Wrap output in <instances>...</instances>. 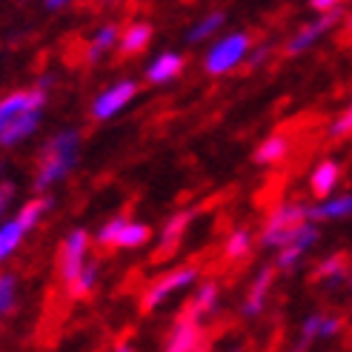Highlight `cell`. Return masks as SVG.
Listing matches in <instances>:
<instances>
[{
    "label": "cell",
    "instance_id": "obj_7",
    "mask_svg": "<svg viewBox=\"0 0 352 352\" xmlns=\"http://www.w3.org/2000/svg\"><path fill=\"white\" fill-rule=\"evenodd\" d=\"M341 17H344V9H336V12H321L315 21L304 23L301 29H298L292 38L287 41L284 52L289 58H298V55H304V52H309L312 46H318V41L324 38V34H329L332 29H336L341 23Z\"/></svg>",
    "mask_w": 352,
    "mask_h": 352
},
{
    "label": "cell",
    "instance_id": "obj_20",
    "mask_svg": "<svg viewBox=\"0 0 352 352\" xmlns=\"http://www.w3.org/2000/svg\"><path fill=\"white\" fill-rule=\"evenodd\" d=\"M223 23H226V14H223L221 9L201 14L198 21L189 26V32H186V43H189V46H201V43H209V41H212L215 34L223 29Z\"/></svg>",
    "mask_w": 352,
    "mask_h": 352
},
{
    "label": "cell",
    "instance_id": "obj_35",
    "mask_svg": "<svg viewBox=\"0 0 352 352\" xmlns=\"http://www.w3.org/2000/svg\"><path fill=\"white\" fill-rule=\"evenodd\" d=\"M75 0H43V9L46 12H63V9H69Z\"/></svg>",
    "mask_w": 352,
    "mask_h": 352
},
{
    "label": "cell",
    "instance_id": "obj_10",
    "mask_svg": "<svg viewBox=\"0 0 352 352\" xmlns=\"http://www.w3.org/2000/svg\"><path fill=\"white\" fill-rule=\"evenodd\" d=\"M201 346H204V327H201V318L184 312L181 318L172 324V329L166 332L164 349H166V352H195V349H201Z\"/></svg>",
    "mask_w": 352,
    "mask_h": 352
},
{
    "label": "cell",
    "instance_id": "obj_5",
    "mask_svg": "<svg viewBox=\"0 0 352 352\" xmlns=\"http://www.w3.org/2000/svg\"><path fill=\"white\" fill-rule=\"evenodd\" d=\"M198 275H201L198 267H178V270H169L161 278H155L144 289V295H140V312H157L161 307H166L178 292L195 287Z\"/></svg>",
    "mask_w": 352,
    "mask_h": 352
},
{
    "label": "cell",
    "instance_id": "obj_15",
    "mask_svg": "<svg viewBox=\"0 0 352 352\" xmlns=\"http://www.w3.org/2000/svg\"><path fill=\"white\" fill-rule=\"evenodd\" d=\"M341 332V318L338 315H329V312H312L304 318L301 324V344L298 346H312L315 341H324V338H336Z\"/></svg>",
    "mask_w": 352,
    "mask_h": 352
},
{
    "label": "cell",
    "instance_id": "obj_33",
    "mask_svg": "<svg viewBox=\"0 0 352 352\" xmlns=\"http://www.w3.org/2000/svg\"><path fill=\"white\" fill-rule=\"evenodd\" d=\"M267 58H270V46H261V49H258V46H252L250 58H246V66H252V69H255V66H261Z\"/></svg>",
    "mask_w": 352,
    "mask_h": 352
},
{
    "label": "cell",
    "instance_id": "obj_12",
    "mask_svg": "<svg viewBox=\"0 0 352 352\" xmlns=\"http://www.w3.org/2000/svg\"><path fill=\"white\" fill-rule=\"evenodd\" d=\"M43 112L46 109H29L23 115H17L6 129L0 132V146L14 149V146L26 144L29 138H34V135H38V129H41V123H43Z\"/></svg>",
    "mask_w": 352,
    "mask_h": 352
},
{
    "label": "cell",
    "instance_id": "obj_3",
    "mask_svg": "<svg viewBox=\"0 0 352 352\" xmlns=\"http://www.w3.org/2000/svg\"><path fill=\"white\" fill-rule=\"evenodd\" d=\"M304 204L298 201H284L278 204L272 212L267 215V221H263V230H261V246L263 250H280L284 243H289L298 232L304 230V223L309 221Z\"/></svg>",
    "mask_w": 352,
    "mask_h": 352
},
{
    "label": "cell",
    "instance_id": "obj_14",
    "mask_svg": "<svg viewBox=\"0 0 352 352\" xmlns=\"http://www.w3.org/2000/svg\"><path fill=\"white\" fill-rule=\"evenodd\" d=\"M272 280H275L272 267H263L255 275V280L250 284V289H246L243 301H241V315H243V318H258V315L263 312V307H267V298L272 292Z\"/></svg>",
    "mask_w": 352,
    "mask_h": 352
},
{
    "label": "cell",
    "instance_id": "obj_9",
    "mask_svg": "<svg viewBox=\"0 0 352 352\" xmlns=\"http://www.w3.org/2000/svg\"><path fill=\"white\" fill-rule=\"evenodd\" d=\"M46 103H49V95H46L43 86L14 89V92L3 95L0 98V132H3L17 115H23L29 109H46Z\"/></svg>",
    "mask_w": 352,
    "mask_h": 352
},
{
    "label": "cell",
    "instance_id": "obj_16",
    "mask_svg": "<svg viewBox=\"0 0 352 352\" xmlns=\"http://www.w3.org/2000/svg\"><path fill=\"white\" fill-rule=\"evenodd\" d=\"M309 221L324 223V221H346L352 218V189L349 192H332L329 198L318 201L315 206L307 209Z\"/></svg>",
    "mask_w": 352,
    "mask_h": 352
},
{
    "label": "cell",
    "instance_id": "obj_4",
    "mask_svg": "<svg viewBox=\"0 0 352 352\" xmlns=\"http://www.w3.org/2000/svg\"><path fill=\"white\" fill-rule=\"evenodd\" d=\"M138 95H140V83H138L135 78H120V80H115V83H109V86H103V89L92 98V103H89V118H92L95 123H109V120H115L118 115L126 112L132 103H135Z\"/></svg>",
    "mask_w": 352,
    "mask_h": 352
},
{
    "label": "cell",
    "instance_id": "obj_1",
    "mask_svg": "<svg viewBox=\"0 0 352 352\" xmlns=\"http://www.w3.org/2000/svg\"><path fill=\"white\" fill-rule=\"evenodd\" d=\"M80 129L78 126H63L52 135L38 157V169H34V189L49 192L52 186L63 184L69 175L78 169L80 161Z\"/></svg>",
    "mask_w": 352,
    "mask_h": 352
},
{
    "label": "cell",
    "instance_id": "obj_32",
    "mask_svg": "<svg viewBox=\"0 0 352 352\" xmlns=\"http://www.w3.org/2000/svg\"><path fill=\"white\" fill-rule=\"evenodd\" d=\"M344 6V0H309V9L312 12H336V9H341Z\"/></svg>",
    "mask_w": 352,
    "mask_h": 352
},
{
    "label": "cell",
    "instance_id": "obj_22",
    "mask_svg": "<svg viewBox=\"0 0 352 352\" xmlns=\"http://www.w3.org/2000/svg\"><path fill=\"white\" fill-rule=\"evenodd\" d=\"M218 295H221V287L215 284V280H204V284L195 287V295H192L186 312L204 321L206 315H212V309L218 307Z\"/></svg>",
    "mask_w": 352,
    "mask_h": 352
},
{
    "label": "cell",
    "instance_id": "obj_36",
    "mask_svg": "<svg viewBox=\"0 0 352 352\" xmlns=\"http://www.w3.org/2000/svg\"><path fill=\"white\" fill-rule=\"evenodd\" d=\"M100 3H107V6H115V3H123V0H100Z\"/></svg>",
    "mask_w": 352,
    "mask_h": 352
},
{
    "label": "cell",
    "instance_id": "obj_29",
    "mask_svg": "<svg viewBox=\"0 0 352 352\" xmlns=\"http://www.w3.org/2000/svg\"><path fill=\"white\" fill-rule=\"evenodd\" d=\"M17 289H21L17 275L14 272H0V318L17 307Z\"/></svg>",
    "mask_w": 352,
    "mask_h": 352
},
{
    "label": "cell",
    "instance_id": "obj_25",
    "mask_svg": "<svg viewBox=\"0 0 352 352\" xmlns=\"http://www.w3.org/2000/svg\"><path fill=\"white\" fill-rule=\"evenodd\" d=\"M252 246H255V235L246 230V226H238V230H232L223 241V258L226 261H241V258H246L252 252Z\"/></svg>",
    "mask_w": 352,
    "mask_h": 352
},
{
    "label": "cell",
    "instance_id": "obj_13",
    "mask_svg": "<svg viewBox=\"0 0 352 352\" xmlns=\"http://www.w3.org/2000/svg\"><path fill=\"white\" fill-rule=\"evenodd\" d=\"M309 195L315 201H324L329 198L332 192H338V184H341V164L336 157H324V161L315 164V169L309 172Z\"/></svg>",
    "mask_w": 352,
    "mask_h": 352
},
{
    "label": "cell",
    "instance_id": "obj_28",
    "mask_svg": "<svg viewBox=\"0 0 352 352\" xmlns=\"http://www.w3.org/2000/svg\"><path fill=\"white\" fill-rule=\"evenodd\" d=\"M49 209H52V198L41 195V198H32V201H26V204L21 206V212H17V218H21V223H23L26 230L32 232L34 226H38V223L46 218Z\"/></svg>",
    "mask_w": 352,
    "mask_h": 352
},
{
    "label": "cell",
    "instance_id": "obj_39",
    "mask_svg": "<svg viewBox=\"0 0 352 352\" xmlns=\"http://www.w3.org/2000/svg\"><path fill=\"white\" fill-rule=\"evenodd\" d=\"M21 3H29V0H21Z\"/></svg>",
    "mask_w": 352,
    "mask_h": 352
},
{
    "label": "cell",
    "instance_id": "obj_23",
    "mask_svg": "<svg viewBox=\"0 0 352 352\" xmlns=\"http://www.w3.org/2000/svg\"><path fill=\"white\" fill-rule=\"evenodd\" d=\"M149 241H152V226L144 223V221L126 218V223H123L115 250H140V246H146Z\"/></svg>",
    "mask_w": 352,
    "mask_h": 352
},
{
    "label": "cell",
    "instance_id": "obj_2",
    "mask_svg": "<svg viewBox=\"0 0 352 352\" xmlns=\"http://www.w3.org/2000/svg\"><path fill=\"white\" fill-rule=\"evenodd\" d=\"M255 41L252 34L246 29H235V32H223V34H215L209 41L206 52H204V72L209 78H223V75H232L235 69L246 66V58H250Z\"/></svg>",
    "mask_w": 352,
    "mask_h": 352
},
{
    "label": "cell",
    "instance_id": "obj_6",
    "mask_svg": "<svg viewBox=\"0 0 352 352\" xmlns=\"http://www.w3.org/2000/svg\"><path fill=\"white\" fill-rule=\"evenodd\" d=\"M95 235H89L86 230H72L66 235V241L60 243V255H58V272L63 284H72L80 275V270L89 263V250H92Z\"/></svg>",
    "mask_w": 352,
    "mask_h": 352
},
{
    "label": "cell",
    "instance_id": "obj_17",
    "mask_svg": "<svg viewBox=\"0 0 352 352\" xmlns=\"http://www.w3.org/2000/svg\"><path fill=\"white\" fill-rule=\"evenodd\" d=\"M118 41H120V26L118 23H100L95 32H92V38H89V43H86V52H83V60L89 63V66H95L98 60H103L109 55V52H115L118 49Z\"/></svg>",
    "mask_w": 352,
    "mask_h": 352
},
{
    "label": "cell",
    "instance_id": "obj_31",
    "mask_svg": "<svg viewBox=\"0 0 352 352\" xmlns=\"http://www.w3.org/2000/svg\"><path fill=\"white\" fill-rule=\"evenodd\" d=\"M352 135V100H349V107L329 123V138H349Z\"/></svg>",
    "mask_w": 352,
    "mask_h": 352
},
{
    "label": "cell",
    "instance_id": "obj_38",
    "mask_svg": "<svg viewBox=\"0 0 352 352\" xmlns=\"http://www.w3.org/2000/svg\"><path fill=\"white\" fill-rule=\"evenodd\" d=\"M349 284H352V272H349Z\"/></svg>",
    "mask_w": 352,
    "mask_h": 352
},
{
    "label": "cell",
    "instance_id": "obj_27",
    "mask_svg": "<svg viewBox=\"0 0 352 352\" xmlns=\"http://www.w3.org/2000/svg\"><path fill=\"white\" fill-rule=\"evenodd\" d=\"M189 221H192L189 212H175V215H169V221L164 223V230H161V252L175 250V243H178L181 235L186 232Z\"/></svg>",
    "mask_w": 352,
    "mask_h": 352
},
{
    "label": "cell",
    "instance_id": "obj_19",
    "mask_svg": "<svg viewBox=\"0 0 352 352\" xmlns=\"http://www.w3.org/2000/svg\"><path fill=\"white\" fill-rule=\"evenodd\" d=\"M26 235H29V230L21 223V218H17V215L0 221V267L17 255V250L23 246Z\"/></svg>",
    "mask_w": 352,
    "mask_h": 352
},
{
    "label": "cell",
    "instance_id": "obj_24",
    "mask_svg": "<svg viewBox=\"0 0 352 352\" xmlns=\"http://www.w3.org/2000/svg\"><path fill=\"white\" fill-rule=\"evenodd\" d=\"M98 280H100V270H98V263L95 261H89L86 267L80 270V275L72 280V284H66V289H69V298L72 301H86L95 289H98Z\"/></svg>",
    "mask_w": 352,
    "mask_h": 352
},
{
    "label": "cell",
    "instance_id": "obj_30",
    "mask_svg": "<svg viewBox=\"0 0 352 352\" xmlns=\"http://www.w3.org/2000/svg\"><path fill=\"white\" fill-rule=\"evenodd\" d=\"M123 223H126V215H115V218H109V221L95 232V243L103 246V250H115V246H118V238H120V230H123Z\"/></svg>",
    "mask_w": 352,
    "mask_h": 352
},
{
    "label": "cell",
    "instance_id": "obj_8",
    "mask_svg": "<svg viewBox=\"0 0 352 352\" xmlns=\"http://www.w3.org/2000/svg\"><path fill=\"white\" fill-rule=\"evenodd\" d=\"M318 238H321L318 223H315V221H307V223H304V230L298 232L289 243H284L280 250H275V270H280V272H292L298 263L307 258V252L312 250V246L318 243Z\"/></svg>",
    "mask_w": 352,
    "mask_h": 352
},
{
    "label": "cell",
    "instance_id": "obj_18",
    "mask_svg": "<svg viewBox=\"0 0 352 352\" xmlns=\"http://www.w3.org/2000/svg\"><path fill=\"white\" fill-rule=\"evenodd\" d=\"M152 43V23L146 21H132L120 29V41H118V52L123 58H138L144 55L146 46Z\"/></svg>",
    "mask_w": 352,
    "mask_h": 352
},
{
    "label": "cell",
    "instance_id": "obj_21",
    "mask_svg": "<svg viewBox=\"0 0 352 352\" xmlns=\"http://www.w3.org/2000/svg\"><path fill=\"white\" fill-rule=\"evenodd\" d=\"M289 155V138L287 135H267L261 140V144L255 146V152H252V161L258 164V166H275V164H280L284 157Z\"/></svg>",
    "mask_w": 352,
    "mask_h": 352
},
{
    "label": "cell",
    "instance_id": "obj_11",
    "mask_svg": "<svg viewBox=\"0 0 352 352\" xmlns=\"http://www.w3.org/2000/svg\"><path fill=\"white\" fill-rule=\"evenodd\" d=\"M184 69H186V58L181 55V52L166 49V52H157V55L146 63L144 78L152 86H166L172 80H178L184 75Z\"/></svg>",
    "mask_w": 352,
    "mask_h": 352
},
{
    "label": "cell",
    "instance_id": "obj_34",
    "mask_svg": "<svg viewBox=\"0 0 352 352\" xmlns=\"http://www.w3.org/2000/svg\"><path fill=\"white\" fill-rule=\"evenodd\" d=\"M12 195H14V189L9 184H0V221L6 218V209L12 204Z\"/></svg>",
    "mask_w": 352,
    "mask_h": 352
},
{
    "label": "cell",
    "instance_id": "obj_37",
    "mask_svg": "<svg viewBox=\"0 0 352 352\" xmlns=\"http://www.w3.org/2000/svg\"><path fill=\"white\" fill-rule=\"evenodd\" d=\"M349 26H352V9H349Z\"/></svg>",
    "mask_w": 352,
    "mask_h": 352
},
{
    "label": "cell",
    "instance_id": "obj_26",
    "mask_svg": "<svg viewBox=\"0 0 352 352\" xmlns=\"http://www.w3.org/2000/svg\"><path fill=\"white\" fill-rule=\"evenodd\" d=\"M344 275H346V258L341 252L324 258L315 267V280H327V287H336L338 280H344Z\"/></svg>",
    "mask_w": 352,
    "mask_h": 352
}]
</instances>
